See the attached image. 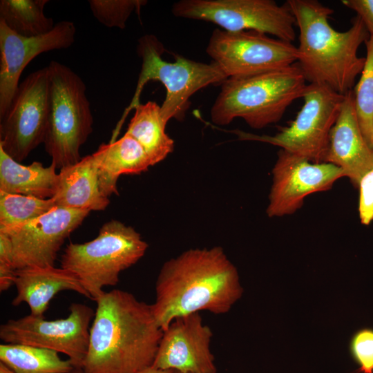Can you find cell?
<instances>
[{"label": "cell", "instance_id": "obj_1", "mask_svg": "<svg viewBox=\"0 0 373 373\" xmlns=\"http://www.w3.org/2000/svg\"><path fill=\"white\" fill-rule=\"evenodd\" d=\"M155 289L151 305L162 330L175 318L200 311L224 314L243 293L238 270L220 246L189 249L166 261Z\"/></svg>", "mask_w": 373, "mask_h": 373}, {"label": "cell", "instance_id": "obj_2", "mask_svg": "<svg viewBox=\"0 0 373 373\" xmlns=\"http://www.w3.org/2000/svg\"><path fill=\"white\" fill-rule=\"evenodd\" d=\"M95 301L84 373H136L152 365L163 330L151 305L121 289Z\"/></svg>", "mask_w": 373, "mask_h": 373}, {"label": "cell", "instance_id": "obj_3", "mask_svg": "<svg viewBox=\"0 0 373 373\" xmlns=\"http://www.w3.org/2000/svg\"><path fill=\"white\" fill-rule=\"evenodd\" d=\"M299 30L298 62L309 84L325 86L345 95L353 90L365 57L358 55L370 35L356 16L350 28L339 32L329 23L334 10L316 0H287Z\"/></svg>", "mask_w": 373, "mask_h": 373}, {"label": "cell", "instance_id": "obj_4", "mask_svg": "<svg viewBox=\"0 0 373 373\" xmlns=\"http://www.w3.org/2000/svg\"><path fill=\"white\" fill-rule=\"evenodd\" d=\"M306 82L297 63L266 73L229 77L221 84L211 119L222 126L242 118L251 128H265L279 122L287 108L303 97Z\"/></svg>", "mask_w": 373, "mask_h": 373}, {"label": "cell", "instance_id": "obj_5", "mask_svg": "<svg viewBox=\"0 0 373 373\" xmlns=\"http://www.w3.org/2000/svg\"><path fill=\"white\" fill-rule=\"evenodd\" d=\"M47 68L48 112L44 144L52 162L61 169L81 160L80 148L93 131V117L82 79L56 61Z\"/></svg>", "mask_w": 373, "mask_h": 373}, {"label": "cell", "instance_id": "obj_6", "mask_svg": "<svg viewBox=\"0 0 373 373\" xmlns=\"http://www.w3.org/2000/svg\"><path fill=\"white\" fill-rule=\"evenodd\" d=\"M147 249V242L133 227L111 220L92 240L70 242L61 255V267L73 273L95 300L105 287L115 286L121 272L136 264Z\"/></svg>", "mask_w": 373, "mask_h": 373}, {"label": "cell", "instance_id": "obj_7", "mask_svg": "<svg viewBox=\"0 0 373 373\" xmlns=\"http://www.w3.org/2000/svg\"><path fill=\"white\" fill-rule=\"evenodd\" d=\"M162 44L152 35L142 36L138 41L137 52L142 68L135 94L113 130L117 137L128 113L140 102L144 85L151 80L160 82L165 87L166 97L161 106V117L166 124L172 118L181 121L189 106V98L195 92L210 84H222L228 77L213 61H195L178 56L173 62L162 59Z\"/></svg>", "mask_w": 373, "mask_h": 373}, {"label": "cell", "instance_id": "obj_8", "mask_svg": "<svg viewBox=\"0 0 373 373\" xmlns=\"http://www.w3.org/2000/svg\"><path fill=\"white\" fill-rule=\"evenodd\" d=\"M345 95L328 87L307 84L304 104L296 118L274 135L234 131L240 140H253L278 146L281 149L314 163L324 162L331 130L339 115Z\"/></svg>", "mask_w": 373, "mask_h": 373}, {"label": "cell", "instance_id": "obj_9", "mask_svg": "<svg viewBox=\"0 0 373 373\" xmlns=\"http://www.w3.org/2000/svg\"><path fill=\"white\" fill-rule=\"evenodd\" d=\"M175 17L216 23L229 32L254 30L291 42L296 39L294 15L287 3L272 0H181Z\"/></svg>", "mask_w": 373, "mask_h": 373}, {"label": "cell", "instance_id": "obj_10", "mask_svg": "<svg viewBox=\"0 0 373 373\" xmlns=\"http://www.w3.org/2000/svg\"><path fill=\"white\" fill-rule=\"evenodd\" d=\"M207 53L228 78L256 75L290 66L298 62L292 43L254 31L216 29Z\"/></svg>", "mask_w": 373, "mask_h": 373}, {"label": "cell", "instance_id": "obj_11", "mask_svg": "<svg viewBox=\"0 0 373 373\" xmlns=\"http://www.w3.org/2000/svg\"><path fill=\"white\" fill-rule=\"evenodd\" d=\"M94 316L90 307L73 303L65 318L48 321L29 314L10 319L1 325L0 338L5 343L32 345L63 353L74 367H82Z\"/></svg>", "mask_w": 373, "mask_h": 373}, {"label": "cell", "instance_id": "obj_12", "mask_svg": "<svg viewBox=\"0 0 373 373\" xmlns=\"http://www.w3.org/2000/svg\"><path fill=\"white\" fill-rule=\"evenodd\" d=\"M48 92L46 66L29 74L19 84L10 107L0 118V147L19 162L44 142Z\"/></svg>", "mask_w": 373, "mask_h": 373}, {"label": "cell", "instance_id": "obj_13", "mask_svg": "<svg viewBox=\"0 0 373 373\" xmlns=\"http://www.w3.org/2000/svg\"><path fill=\"white\" fill-rule=\"evenodd\" d=\"M89 212L55 207L28 222L1 229L11 240L16 270L54 266L62 245Z\"/></svg>", "mask_w": 373, "mask_h": 373}, {"label": "cell", "instance_id": "obj_14", "mask_svg": "<svg viewBox=\"0 0 373 373\" xmlns=\"http://www.w3.org/2000/svg\"><path fill=\"white\" fill-rule=\"evenodd\" d=\"M272 175L266 210L269 218L294 214L307 195L329 190L345 177L343 171L332 164L314 163L283 149L278 153Z\"/></svg>", "mask_w": 373, "mask_h": 373}, {"label": "cell", "instance_id": "obj_15", "mask_svg": "<svg viewBox=\"0 0 373 373\" xmlns=\"http://www.w3.org/2000/svg\"><path fill=\"white\" fill-rule=\"evenodd\" d=\"M76 28L70 21H61L44 35L26 37L0 21V118L10 106L26 66L37 55L65 49L75 42Z\"/></svg>", "mask_w": 373, "mask_h": 373}, {"label": "cell", "instance_id": "obj_16", "mask_svg": "<svg viewBox=\"0 0 373 373\" xmlns=\"http://www.w3.org/2000/svg\"><path fill=\"white\" fill-rule=\"evenodd\" d=\"M212 336L199 312L176 318L163 330L152 366L180 373H216Z\"/></svg>", "mask_w": 373, "mask_h": 373}, {"label": "cell", "instance_id": "obj_17", "mask_svg": "<svg viewBox=\"0 0 373 373\" xmlns=\"http://www.w3.org/2000/svg\"><path fill=\"white\" fill-rule=\"evenodd\" d=\"M324 162L339 167L355 186L373 169V150L359 126L353 90L344 97L339 115L331 130Z\"/></svg>", "mask_w": 373, "mask_h": 373}, {"label": "cell", "instance_id": "obj_18", "mask_svg": "<svg viewBox=\"0 0 373 373\" xmlns=\"http://www.w3.org/2000/svg\"><path fill=\"white\" fill-rule=\"evenodd\" d=\"M14 285L17 289V295L12 305L17 306L26 303L30 308V314L37 317H44L50 300L62 291H73L90 299L88 293L73 273L55 266L28 267L17 269Z\"/></svg>", "mask_w": 373, "mask_h": 373}, {"label": "cell", "instance_id": "obj_19", "mask_svg": "<svg viewBox=\"0 0 373 373\" xmlns=\"http://www.w3.org/2000/svg\"><path fill=\"white\" fill-rule=\"evenodd\" d=\"M56 193L52 198L55 206L73 209L103 211L110 203L102 191L97 169L91 155L58 173Z\"/></svg>", "mask_w": 373, "mask_h": 373}, {"label": "cell", "instance_id": "obj_20", "mask_svg": "<svg viewBox=\"0 0 373 373\" xmlns=\"http://www.w3.org/2000/svg\"><path fill=\"white\" fill-rule=\"evenodd\" d=\"M92 155L100 189L108 198L119 194L117 182L121 175H138L152 166L143 147L126 133L119 140L102 144Z\"/></svg>", "mask_w": 373, "mask_h": 373}, {"label": "cell", "instance_id": "obj_21", "mask_svg": "<svg viewBox=\"0 0 373 373\" xmlns=\"http://www.w3.org/2000/svg\"><path fill=\"white\" fill-rule=\"evenodd\" d=\"M56 169L52 162L47 167L37 161L23 165L0 147V191L41 199L52 198L58 184Z\"/></svg>", "mask_w": 373, "mask_h": 373}, {"label": "cell", "instance_id": "obj_22", "mask_svg": "<svg viewBox=\"0 0 373 373\" xmlns=\"http://www.w3.org/2000/svg\"><path fill=\"white\" fill-rule=\"evenodd\" d=\"M125 133L136 140L149 156L152 166L164 160L174 149V141L166 133L161 106L149 101L135 108Z\"/></svg>", "mask_w": 373, "mask_h": 373}, {"label": "cell", "instance_id": "obj_23", "mask_svg": "<svg viewBox=\"0 0 373 373\" xmlns=\"http://www.w3.org/2000/svg\"><path fill=\"white\" fill-rule=\"evenodd\" d=\"M56 351L17 343L0 345V362L15 373H69L70 359L63 360Z\"/></svg>", "mask_w": 373, "mask_h": 373}, {"label": "cell", "instance_id": "obj_24", "mask_svg": "<svg viewBox=\"0 0 373 373\" xmlns=\"http://www.w3.org/2000/svg\"><path fill=\"white\" fill-rule=\"evenodd\" d=\"M48 0H1L0 21L15 33L26 37L44 35L55 24L44 12Z\"/></svg>", "mask_w": 373, "mask_h": 373}, {"label": "cell", "instance_id": "obj_25", "mask_svg": "<svg viewBox=\"0 0 373 373\" xmlns=\"http://www.w3.org/2000/svg\"><path fill=\"white\" fill-rule=\"evenodd\" d=\"M55 207L52 198L0 191V230L28 222Z\"/></svg>", "mask_w": 373, "mask_h": 373}, {"label": "cell", "instance_id": "obj_26", "mask_svg": "<svg viewBox=\"0 0 373 373\" xmlns=\"http://www.w3.org/2000/svg\"><path fill=\"white\" fill-rule=\"evenodd\" d=\"M366 57L354 93V108L363 135L373 150V37L365 43Z\"/></svg>", "mask_w": 373, "mask_h": 373}, {"label": "cell", "instance_id": "obj_27", "mask_svg": "<svg viewBox=\"0 0 373 373\" xmlns=\"http://www.w3.org/2000/svg\"><path fill=\"white\" fill-rule=\"evenodd\" d=\"M90 10L97 20L108 28L124 29L133 11L147 3L145 0H90Z\"/></svg>", "mask_w": 373, "mask_h": 373}, {"label": "cell", "instance_id": "obj_28", "mask_svg": "<svg viewBox=\"0 0 373 373\" xmlns=\"http://www.w3.org/2000/svg\"><path fill=\"white\" fill-rule=\"evenodd\" d=\"M350 350L361 373H373V329H362L352 336Z\"/></svg>", "mask_w": 373, "mask_h": 373}, {"label": "cell", "instance_id": "obj_29", "mask_svg": "<svg viewBox=\"0 0 373 373\" xmlns=\"http://www.w3.org/2000/svg\"><path fill=\"white\" fill-rule=\"evenodd\" d=\"M16 269L14 267L12 246L10 238L0 232V291L14 285Z\"/></svg>", "mask_w": 373, "mask_h": 373}, {"label": "cell", "instance_id": "obj_30", "mask_svg": "<svg viewBox=\"0 0 373 373\" xmlns=\"http://www.w3.org/2000/svg\"><path fill=\"white\" fill-rule=\"evenodd\" d=\"M358 187L359 218L363 224L368 225L373 220V169L363 176Z\"/></svg>", "mask_w": 373, "mask_h": 373}, {"label": "cell", "instance_id": "obj_31", "mask_svg": "<svg viewBox=\"0 0 373 373\" xmlns=\"http://www.w3.org/2000/svg\"><path fill=\"white\" fill-rule=\"evenodd\" d=\"M341 3L357 14L370 37H373V0H343Z\"/></svg>", "mask_w": 373, "mask_h": 373}, {"label": "cell", "instance_id": "obj_32", "mask_svg": "<svg viewBox=\"0 0 373 373\" xmlns=\"http://www.w3.org/2000/svg\"><path fill=\"white\" fill-rule=\"evenodd\" d=\"M136 373H179L172 370H164L156 368L152 365L145 367Z\"/></svg>", "mask_w": 373, "mask_h": 373}, {"label": "cell", "instance_id": "obj_33", "mask_svg": "<svg viewBox=\"0 0 373 373\" xmlns=\"http://www.w3.org/2000/svg\"><path fill=\"white\" fill-rule=\"evenodd\" d=\"M0 373H15V372H14L10 368L6 366L3 363L0 362Z\"/></svg>", "mask_w": 373, "mask_h": 373}, {"label": "cell", "instance_id": "obj_34", "mask_svg": "<svg viewBox=\"0 0 373 373\" xmlns=\"http://www.w3.org/2000/svg\"><path fill=\"white\" fill-rule=\"evenodd\" d=\"M69 373H84L82 367H74V369Z\"/></svg>", "mask_w": 373, "mask_h": 373}, {"label": "cell", "instance_id": "obj_35", "mask_svg": "<svg viewBox=\"0 0 373 373\" xmlns=\"http://www.w3.org/2000/svg\"><path fill=\"white\" fill-rule=\"evenodd\" d=\"M180 373V372H179Z\"/></svg>", "mask_w": 373, "mask_h": 373}]
</instances>
